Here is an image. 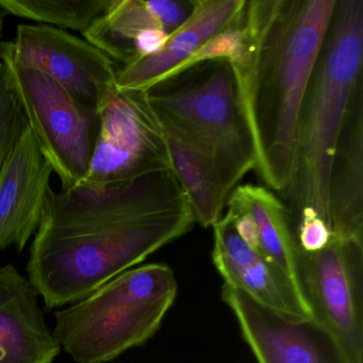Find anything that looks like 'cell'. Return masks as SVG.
Masks as SVG:
<instances>
[{
  "instance_id": "obj_9",
  "label": "cell",
  "mask_w": 363,
  "mask_h": 363,
  "mask_svg": "<svg viewBox=\"0 0 363 363\" xmlns=\"http://www.w3.org/2000/svg\"><path fill=\"white\" fill-rule=\"evenodd\" d=\"M9 48L16 62L45 74L93 111L99 113L118 90V65L90 42L62 29L20 25Z\"/></svg>"
},
{
  "instance_id": "obj_7",
  "label": "cell",
  "mask_w": 363,
  "mask_h": 363,
  "mask_svg": "<svg viewBox=\"0 0 363 363\" xmlns=\"http://www.w3.org/2000/svg\"><path fill=\"white\" fill-rule=\"evenodd\" d=\"M99 118V138L84 182L110 184L172 169L164 130L146 91L118 89Z\"/></svg>"
},
{
  "instance_id": "obj_15",
  "label": "cell",
  "mask_w": 363,
  "mask_h": 363,
  "mask_svg": "<svg viewBox=\"0 0 363 363\" xmlns=\"http://www.w3.org/2000/svg\"><path fill=\"white\" fill-rule=\"evenodd\" d=\"M245 5L246 0H193L192 13L169 35L164 48L121 67L116 86L120 90H147L218 31L235 22Z\"/></svg>"
},
{
  "instance_id": "obj_3",
  "label": "cell",
  "mask_w": 363,
  "mask_h": 363,
  "mask_svg": "<svg viewBox=\"0 0 363 363\" xmlns=\"http://www.w3.org/2000/svg\"><path fill=\"white\" fill-rule=\"evenodd\" d=\"M363 0H337L299 114L292 179L284 197L292 223L313 210L328 225L327 188L335 145L363 89Z\"/></svg>"
},
{
  "instance_id": "obj_16",
  "label": "cell",
  "mask_w": 363,
  "mask_h": 363,
  "mask_svg": "<svg viewBox=\"0 0 363 363\" xmlns=\"http://www.w3.org/2000/svg\"><path fill=\"white\" fill-rule=\"evenodd\" d=\"M192 10L193 0H111L105 16L82 35L123 67L133 60V44L140 33L160 29L172 35Z\"/></svg>"
},
{
  "instance_id": "obj_20",
  "label": "cell",
  "mask_w": 363,
  "mask_h": 363,
  "mask_svg": "<svg viewBox=\"0 0 363 363\" xmlns=\"http://www.w3.org/2000/svg\"><path fill=\"white\" fill-rule=\"evenodd\" d=\"M28 128L7 65L0 61V169Z\"/></svg>"
},
{
  "instance_id": "obj_6",
  "label": "cell",
  "mask_w": 363,
  "mask_h": 363,
  "mask_svg": "<svg viewBox=\"0 0 363 363\" xmlns=\"http://www.w3.org/2000/svg\"><path fill=\"white\" fill-rule=\"evenodd\" d=\"M0 59L7 65L28 127L62 182L71 189L86 179L96 146L99 113L78 104L62 86L37 69L12 58L3 42Z\"/></svg>"
},
{
  "instance_id": "obj_13",
  "label": "cell",
  "mask_w": 363,
  "mask_h": 363,
  "mask_svg": "<svg viewBox=\"0 0 363 363\" xmlns=\"http://www.w3.org/2000/svg\"><path fill=\"white\" fill-rule=\"evenodd\" d=\"M60 352L39 293L16 265L0 267V363H54Z\"/></svg>"
},
{
  "instance_id": "obj_22",
  "label": "cell",
  "mask_w": 363,
  "mask_h": 363,
  "mask_svg": "<svg viewBox=\"0 0 363 363\" xmlns=\"http://www.w3.org/2000/svg\"><path fill=\"white\" fill-rule=\"evenodd\" d=\"M227 213L230 214L235 224L239 237L250 247L259 250L258 233H257L256 224L252 216L247 212H235L228 210Z\"/></svg>"
},
{
  "instance_id": "obj_17",
  "label": "cell",
  "mask_w": 363,
  "mask_h": 363,
  "mask_svg": "<svg viewBox=\"0 0 363 363\" xmlns=\"http://www.w3.org/2000/svg\"><path fill=\"white\" fill-rule=\"evenodd\" d=\"M227 205L231 211L250 214L258 233L259 252L281 269L306 299L299 275L301 250L286 203L269 189L246 184L235 186Z\"/></svg>"
},
{
  "instance_id": "obj_21",
  "label": "cell",
  "mask_w": 363,
  "mask_h": 363,
  "mask_svg": "<svg viewBox=\"0 0 363 363\" xmlns=\"http://www.w3.org/2000/svg\"><path fill=\"white\" fill-rule=\"evenodd\" d=\"M301 252L312 254L328 245L331 233L327 223L313 210H303L293 222Z\"/></svg>"
},
{
  "instance_id": "obj_14",
  "label": "cell",
  "mask_w": 363,
  "mask_h": 363,
  "mask_svg": "<svg viewBox=\"0 0 363 363\" xmlns=\"http://www.w3.org/2000/svg\"><path fill=\"white\" fill-rule=\"evenodd\" d=\"M327 220L331 239L363 240V89L350 105L333 152Z\"/></svg>"
},
{
  "instance_id": "obj_4",
  "label": "cell",
  "mask_w": 363,
  "mask_h": 363,
  "mask_svg": "<svg viewBox=\"0 0 363 363\" xmlns=\"http://www.w3.org/2000/svg\"><path fill=\"white\" fill-rule=\"evenodd\" d=\"M162 126L209 157L233 192L256 167L254 142L228 60L205 61L146 90Z\"/></svg>"
},
{
  "instance_id": "obj_10",
  "label": "cell",
  "mask_w": 363,
  "mask_h": 363,
  "mask_svg": "<svg viewBox=\"0 0 363 363\" xmlns=\"http://www.w3.org/2000/svg\"><path fill=\"white\" fill-rule=\"evenodd\" d=\"M222 298L258 363H352L335 335L312 316L273 309L226 284Z\"/></svg>"
},
{
  "instance_id": "obj_12",
  "label": "cell",
  "mask_w": 363,
  "mask_h": 363,
  "mask_svg": "<svg viewBox=\"0 0 363 363\" xmlns=\"http://www.w3.org/2000/svg\"><path fill=\"white\" fill-rule=\"evenodd\" d=\"M212 227V259L225 284L273 309L312 316L307 301L281 269L239 237L230 214L220 218Z\"/></svg>"
},
{
  "instance_id": "obj_23",
  "label": "cell",
  "mask_w": 363,
  "mask_h": 363,
  "mask_svg": "<svg viewBox=\"0 0 363 363\" xmlns=\"http://www.w3.org/2000/svg\"><path fill=\"white\" fill-rule=\"evenodd\" d=\"M7 16L3 9H0V48H1V38H3L4 25H5V16Z\"/></svg>"
},
{
  "instance_id": "obj_5",
  "label": "cell",
  "mask_w": 363,
  "mask_h": 363,
  "mask_svg": "<svg viewBox=\"0 0 363 363\" xmlns=\"http://www.w3.org/2000/svg\"><path fill=\"white\" fill-rule=\"evenodd\" d=\"M177 296L171 267H133L55 313L52 335L78 363H106L147 342Z\"/></svg>"
},
{
  "instance_id": "obj_19",
  "label": "cell",
  "mask_w": 363,
  "mask_h": 363,
  "mask_svg": "<svg viewBox=\"0 0 363 363\" xmlns=\"http://www.w3.org/2000/svg\"><path fill=\"white\" fill-rule=\"evenodd\" d=\"M111 0H0L7 14L56 28L86 33L107 12Z\"/></svg>"
},
{
  "instance_id": "obj_1",
  "label": "cell",
  "mask_w": 363,
  "mask_h": 363,
  "mask_svg": "<svg viewBox=\"0 0 363 363\" xmlns=\"http://www.w3.org/2000/svg\"><path fill=\"white\" fill-rule=\"evenodd\" d=\"M195 223L173 169L55 192L30 248L29 281L48 309L78 303Z\"/></svg>"
},
{
  "instance_id": "obj_8",
  "label": "cell",
  "mask_w": 363,
  "mask_h": 363,
  "mask_svg": "<svg viewBox=\"0 0 363 363\" xmlns=\"http://www.w3.org/2000/svg\"><path fill=\"white\" fill-rule=\"evenodd\" d=\"M299 275L312 318L363 363V240L331 239L312 254L301 252Z\"/></svg>"
},
{
  "instance_id": "obj_2",
  "label": "cell",
  "mask_w": 363,
  "mask_h": 363,
  "mask_svg": "<svg viewBox=\"0 0 363 363\" xmlns=\"http://www.w3.org/2000/svg\"><path fill=\"white\" fill-rule=\"evenodd\" d=\"M337 0H246L247 52L233 67L256 152L255 171L284 194L294 167L299 114Z\"/></svg>"
},
{
  "instance_id": "obj_18",
  "label": "cell",
  "mask_w": 363,
  "mask_h": 363,
  "mask_svg": "<svg viewBox=\"0 0 363 363\" xmlns=\"http://www.w3.org/2000/svg\"><path fill=\"white\" fill-rule=\"evenodd\" d=\"M162 127L172 169L186 193L195 222L203 227L213 226L220 220L231 191L209 157Z\"/></svg>"
},
{
  "instance_id": "obj_11",
  "label": "cell",
  "mask_w": 363,
  "mask_h": 363,
  "mask_svg": "<svg viewBox=\"0 0 363 363\" xmlns=\"http://www.w3.org/2000/svg\"><path fill=\"white\" fill-rule=\"evenodd\" d=\"M52 172L28 127L0 169V252H22L37 233Z\"/></svg>"
}]
</instances>
